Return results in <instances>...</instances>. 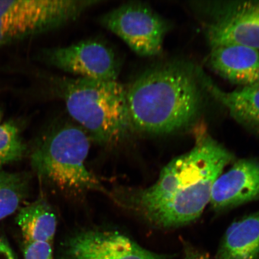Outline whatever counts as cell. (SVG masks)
Returning a JSON list of instances; mask_svg holds the SVG:
<instances>
[{"mask_svg": "<svg viewBox=\"0 0 259 259\" xmlns=\"http://www.w3.org/2000/svg\"><path fill=\"white\" fill-rule=\"evenodd\" d=\"M61 259H170L115 231L91 230L77 233L64 245Z\"/></svg>", "mask_w": 259, "mask_h": 259, "instance_id": "cell-8", "label": "cell"}, {"mask_svg": "<svg viewBox=\"0 0 259 259\" xmlns=\"http://www.w3.org/2000/svg\"><path fill=\"white\" fill-rule=\"evenodd\" d=\"M16 221L23 235L24 242L53 244L57 220L53 208L44 199H38L22 208Z\"/></svg>", "mask_w": 259, "mask_h": 259, "instance_id": "cell-14", "label": "cell"}, {"mask_svg": "<svg viewBox=\"0 0 259 259\" xmlns=\"http://www.w3.org/2000/svg\"><path fill=\"white\" fill-rule=\"evenodd\" d=\"M25 259H53V244L46 242H24Z\"/></svg>", "mask_w": 259, "mask_h": 259, "instance_id": "cell-17", "label": "cell"}, {"mask_svg": "<svg viewBox=\"0 0 259 259\" xmlns=\"http://www.w3.org/2000/svg\"><path fill=\"white\" fill-rule=\"evenodd\" d=\"M41 62L78 78L117 81L121 63L108 44L84 40L66 47L45 49L38 56Z\"/></svg>", "mask_w": 259, "mask_h": 259, "instance_id": "cell-7", "label": "cell"}, {"mask_svg": "<svg viewBox=\"0 0 259 259\" xmlns=\"http://www.w3.org/2000/svg\"><path fill=\"white\" fill-rule=\"evenodd\" d=\"M258 258L259 211L229 227L217 254V259Z\"/></svg>", "mask_w": 259, "mask_h": 259, "instance_id": "cell-12", "label": "cell"}, {"mask_svg": "<svg viewBox=\"0 0 259 259\" xmlns=\"http://www.w3.org/2000/svg\"><path fill=\"white\" fill-rule=\"evenodd\" d=\"M211 48L209 64L220 76L243 87L259 82V50L236 45Z\"/></svg>", "mask_w": 259, "mask_h": 259, "instance_id": "cell-11", "label": "cell"}, {"mask_svg": "<svg viewBox=\"0 0 259 259\" xmlns=\"http://www.w3.org/2000/svg\"><path fill=\"white\" fill-rule=\"evenodd\" d=\"M207 34L211 48L236 45L259 50V2L230 9L209 25Z\"/></svg>", "mask_w": 259, "mask_h": 259, "instance_id": "cell-10", "label": "cell"}, {"mask_svg": "<svg viewBox=\"0 0 259 259\" xmlns=\"http://www.w3.org/2000/svg\"><path fill=\"white\" fill-rule=\"evenodd\" d=\"M51 82L71 119L98 143H120L135 131L126 87L118 80L58 76Z\"/></svg>", "mask_w": 259, "mask_h": 259, "instance_id": "cell-3", "label": "cell"}, {"mask_svg": "<svg viewBox=\"0 0 259 259\" xmlns=\"http://www.w3.org/2000/svg\"><path fill=\"white\" fill-rule=\"evenodd\" d=\"M100 0H0V46L75 21Z\"/></svg>", "mask_w": 259, "mask_h": 259, "instance_id": "cell-5", "label": "cell"}, {"mask_svg": "<svg viewBox=\"0 0 259 259\" xmlns=\"http://www.w3.org/2000/svg\"><path fill=\"white\" fill-rule=\"evenodd\" d=\"M27 147L20 129L11 121L0 124V170L24 157Z\"/></svg>", "mask_w": 259, "mask_h": 259, "instance_id": "cell-16", "label": "cell"}, {"mask_svg": "<svg viewBox=\"0 0 259 259\" xmlns=\"http://www.w3.org/2000/svg\"><path fill=\"white\" fill-rule=\"evenodd\" d=\"M126 92L134 131L150 135L169 134L192 125L201 106L195 74L178 63L149 68Z\"/></svg>", "mask_w": 259, "mask_h": 259, "instance_id": "cell-2", "label": "cell"}, {"mask_svg": "<svg viewBox=\"0 0 259 259\" xmlns=\"http://www.w3.org/2000/svg\"><path fill=\"white\" fill-rule=\"evenodd\" d=\"M90 137L75 122L55 124L38 140L31 154L32 168L41 179L64 192L108 194L85 166Z\"/></svg>", "mask_w": 259, "mask_h": 259, "instance_id": "cell-4", "label": "cell"}, {"mask_svg": "<svg viewBox=\"0 0 259 259\" xmlns=\"http://www.w3.org/2000/svg\"><path fill=\"white\" fill-rule=\"evenodd\" d=\"M102 27L121 38L138 56H157L163 49L167 22L144 2H131L100 16Z\"/></svg>", "mask_w": 259, "mask_h": 259, "instance_id": "cell-6", "label": "cell"}, {"mask_svg": "<svg viewBox=\"0 0 259 259\" xmlns=\"http://www.w3.org/2000/svg\"><path fill=\"white\" fill-rule=\"evenodd\" d=\"M259 197V162L239 160L217 178L209 203L215 210L233 208Z\"/></svg>", "mask_w": 259, "mask_h": 259, "instance_id": "cell-9", "label": "cell"}, {"mask_svg": "<svg viewBox=\"0 0 259 259\" xmlns=\"http://www.w3.org/2000/svg\"><path fill=\"white\" fill-rule=\"evenodd\" d=\"M203 82L236 121L248 127L259 128V82L225 92L206 77Z\"/></svg>", "mask_w": 259, "mask_h": 259, "instance_id": "cell-13", "label": "cell"}, {"mask_svg": "<svg viewBox=\"0 0 259 259\" xmlns=\"http://www.w3.org/2000/svg\"><path fill=\"white\" fill-rule=\"evenodd\" d=\"M203 130L200 125L194 147L167 164L153 186L119 190L111 196L158 228L195 221L209 203L217 178L233 159L231 152Z\"/></svg>", "mask_w": 259, "mask_h": 259, "instance_id": "cell-1", "label": "cell"}, {"mask_svg": "<svg viewBox=\"0 0 259 259\" xmlns=\"http://www.w3.org/2000/svg\"><path fill=\"white\" fill-rule=\"evenodd\" d=\"M29 177L0 170V221L14 213L27 196Z\"/></svg>", "mask_w": 259, "mask_h": 259, "instance_id": "cell-15", "label": "cell"}, {"mask_svg": "<svg viewBox=\"0 0 259 259\" xmlns=\"http://www.w3.org/2000/svg\"><path fill=\"white\" fill-rule=\"evenodd\" d=\"M0 259H16L8 242L2 236H0Z\"/></svg>", "mask_w": 259, "mask_h": 259, "instance_id": "cell-18", "label": "cell"}, {"mask_svg": "<svg viewBox=\"0 0 259 259\" xmlns=\"http://www.w3.org/2000/svg\"><path fill=\"white\" fill-rule=\"evenodd\" d=\"M186 259H210L206 254L200 252H190L187 254Z\"/></svg>", "mask_w": 259, "mask_h": 259, "instance_id": "cell-19", "label": "cell"}]
</instances>
